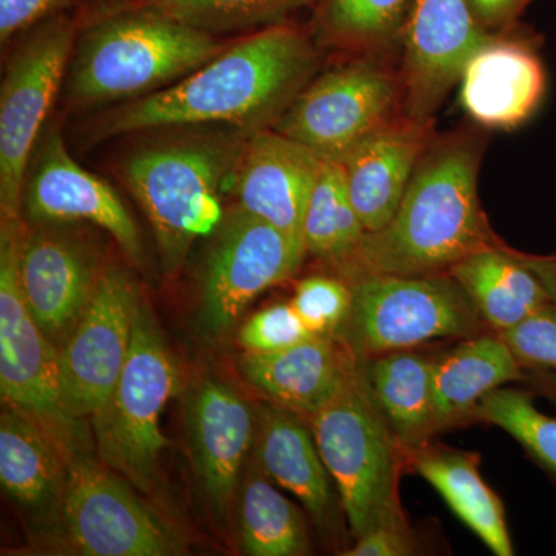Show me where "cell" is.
Wrapping results in <instances>:
<instances>
[{
	"label": "cell",
	"mask_w": 556,
	"mask_h": 556,
	"mask_svg": "<svg viewBox=\"0 0 556 556\" xmlns=\"http://www.w3.org/2000/svg\"><path fill=\"white\" fill-rule=\"evenodd\" d=\"M317 68L305 33L273 25L226 47L164 90L113 109L98 124L102 137L156 127L226 123L244 134L273 127Z\"/></svg>",
	"instance_id": "obj_1"
},
{
	"label": "cell",
	"mask_w": 556,
	"mask_h": 556,
	"mask_svg": "<svg viewBox=\"0 0 556 556\" xmlns=\"http://www.w3.org/2000/svg\"><path fill=\"white\" fill-rule=\"evenodd\" d=\"M479 163L478 139L452 137L430 146L396 215L386 228L365 233L339 277L448 274L460 260L501 247L479 201Z\"/></svg>",
	"instance_id": "obj_2"
},
{
	"label": "cell",
	"mask_w": 556,
	"mask_h": 556,
	"mask_svg": "<svg viewBox=\"0 0 556 556\" xmlns=\"http://www.w3.org/2000/svg\"><path fill=\"white\" fill-rule=\"evenodd\" d=\"M225 49L211 33L134 7L84 36L73 61L72 98L76 104L94 105L146 97Z\"/></svg>",
	"instance_id": "obj_3"
},
{
	"label": "cell",
	"mask_w": 556,
	"mask_h": 556,
	"mask_svg": "<svg viewBox=\"0 0 556 556\" xmlns=\"http://www.w3.org/2000/svg\"><path fill=\"white\" fill-rule=\"evenodd\" d=\"M311 426L354 538L375 527L407 526L399 501L407 455L369 394L361 361L338 396L311 417Z\"/></svg>",
	"instance_id": "obj_4"
},
{
	"label": "cell",
	"mask_w": 556,
	"mask_h": 556,
	"mask_svg": "<svg viewBox=\"0 0 556 556\" xmlns=\"http://www.w3.org/2000/svg\"><path fill=\"white\" fill-rule=\"evenodd\" d=\"M241 146L228 141L160 146L139 150L124 166L131 195L155 233L166 274L177 273L193 241L222 222L219 192L229 189Z\"/></svg>",
	"instance_id": "obj_5"
},
{
	"label": "cell",
	"mask_w": 556,
	"mask_h": 556,
	"mask_svg": "<svg viewBox=\"0 0 556 556\" xmlns=\"http://www.w3.org/2000/svg\"><path fill=\"white\" fill-rule=\"evenodd\" d=\"M178 386L177 362L141 300L126 367L112 396L93 415L102 466L141 492H153L159 482L161 453L169 445L161 416Z\"/></svg>",
	"instance_id": "obj_6"
},
{
	"label": "cell",
	"mask_w": 556,
	"mask_h": 556,
	"mask_svg": "<svg viewBox=\"0 0 556 556\" xmlns=\"http://www.w3.org/2000/svg\"><path fill=\"white\" fill-rule=\"evenodd\" d=\"M351 306L336 332L361 361L438 339H467L486 327L450 274H369L346 281Z\"/></svg>",
	"instance_id": "obj_7"
},
{
	"label": "cell",
	"mask_w": 556,
	"mask_h": 556,
	"mask_svg": "<svg viewBox=\"0 0 556 556\" xmlns=\"http://www.w3.org/2000/svg\"><path fill=\"white\" fill-rule=\"evenodd\" d=\"M401 100V78L390 70L376 62H351L309 80L273 129L320 159L340 163L396 119Z\"/></svg>",
	"instance_id": "obj_8"
},
{
	"label": "cell",
	"mask_w": 556,
	"mask_h": 556,
	"mask_svg": "<svg viewBox=\"0 0 556 556\" xmlns=\"http://www.w3.org/2000/svg\"><path fill=\"white\" fill-rule=\"evenodd\" d=\"M305 255L303 240L237 207L204 265L201 328L211 338L226 334L258 295L294 276Z\"/></svg>",
	"instance_id": "obj_9"
},
{
	"label": "cell",
	"mask_w": 556,
	"mask_h": 556,
	"mask_svg": "<svg viewBox=\"0 0 556 556\" xmlns=\"http://www.w3.org/2000/svg\"><path fill=\"white\" fill-rule=\"evenodd\" d=\"M75 40L65 17L47 22L11 58L0 91V212L21 217L22 195L39 131L60 89Z\"/></svg>",
	"instance_id": "obj_10"
},
{
	"label": "cell",
	"mask_w": 556,
	"mask_h": 556,
	"mask_svg": "<svg viewBox=\"0 0 556 556\" xmlns=\"http://www.w3.org/2000/svg\"><path fill=\"white\" fill-rule=\"evenodd\" d=\"M27 228L21 217L0 223V393L9 407L31 413L54 430H67L61 407L60 350L39 327L21 285ZM60 433V431H58Z\"/></svg>",
	"instance_id": "obj_11"
},
{
	"label": "cell",
	"mask_w": 556,
	"mask_h": 556,
	"mask_svg": "<svg viewBox=\"0 0 556 556\" xmlns=\"http://www.w3.org/2000/svg\"><path fill=\"white\" fill-rule=\"evenodd\" d=\"M141 298L124 270L101 273L78 324L60 348L61 407L70 420L93 417L129 357Z\"/></svg>",
	"instance_id": "obj_12"
},
{
	"label": "cell",
	"mask_w": 556,
	"mask_h": 556,
	"mask_svg": "<svg viewBox=\"0 0 556 556\" xmlns=\"http://www.w3.org/2000/svg\"><path fill=\"white\" fill-rule=\"evenodd\" d=\"M61 532L86 556L181 554L177 538L138 500L126 479L83 456H70Z\"/></svg>",
	"instance_id": "obj_13"
},
{
	"label": "cell",
	"mask_w": 556,
	"mask_h": 556,
	"mask_svg": "<svg viewBox=\"0 0 556 556\" xmlns=\"http://www.w3.org/2000/svg\"><path fill=\"white\" fill-rule=\"evenodd\" d=\"M490 39L468 0H413L404 24L401 78L407 116L430 121L467 62Z\"/></svg>",
	"instance_id": "obj_14"
},
{
	"label": "cell",
	"mask_w": 556,
	"mask_h": 556,
	"mask_svg": "<svg viewBox=\"0 0 556 556\" xmlns=\"http://www.w3.org/2000/svg\"><path fill=\"white\" fill-rule=\"evenodd\" d=\"M62 223H38L21 252V285L33 317L60 348L97 288V252Z\"/></svg>",
	"instance_id": "obj_15"
},
{
	"label": "cell",
	"mask_w": 556,
	"mask_h": 556,
	"mask_svg": "<svg viewBox=\"0 0 556 556\" xmlns=\"http://www.w3.org/2000/svg\"><path fill=\"white\" fill-rule=\"evenodd\" d=\"M27 217L36 223L89 222L108 230L127 257L141 262L137 223L108 182L83 169L65 149L60 130L40 142L24 188Z\"/></svg>",
	"instance_id": "obj_16"
},
{
	"label": "cell",
	"mask_w": 556,
	"mask_h": 556,
	"mask_svg": "<svg viewBox=\"0 0 556 556\" xmlns=\"http://www.w3.org/2000/svg\"><path fill=\"white\" fill-rule=\"evenodd\" d=\"M324 159L274 129L249 135L230 177L241 211L303 240V223Z\"/></svg>",
	"instance_id": "obj_17"
},
{
	"label": "cell",
	"mask_w": 556,
	"mask_h": 556,
	"mask_svg": "<svg viewBox=\"0 0 556 556\" xmlns=\"http://www.w3.org/2000/svg\"><path fill=\"white\" fill-rule=\"evenodd\" d=\"M186 419L200 484L215 515H225L257 438L258 415L236 388L206 378L190 391Z\"/></svg>",
	"instance_id": "obj_18"
},
{
	"label": "cell",
	"mask_w": 556,
	"mask_h": 556,
	"mask_svg": "<svg viewBox=\"0 0 556 556\" xmlns=\"http://www.w3.org/2000/svg\"><path fill=\"white\" fill-rule=\"evenodd\" d=\"M60 433L42 419L10 407L0 416V482L31 525L60 527L68 456Z\"/></svg>",
	"instance_id": "obj_19"
},
{
	"label": "cell",
	"mask_w": 556,
	"mask_h": 556,
	"mask_svg": "<svg viewBox=\"0 0 556 556\" xmlns=\"http://www.w3.org/2000/svg\"><path fill=\"white\" fill-rule=\"evenodd\" d=\"M358 358L332 334L274 351L244 353L239 368L249 387L278 405L313 417L327 407L356 371Z\"/></svg>",
	"instance_id": "obj_20"
},
{
	"label": "cell",
	"mask_w": 556,
	"mask_h": 556,
	"mask_svg": "<svg viewBox=\"0 0 556 556\" xmlns=\"http://www.w3.org/2000/svg\"><path fill=\"white\" fill-rule=\"evenodd\" d=\"M430 121L393 119L340 161L351 201L367 232L386 228L396 215L430 148Z\"/></svg>",
	"instance_id": "obj_21"
},
{
	"label": "cell",
	"mask_w": 556,
	"mask_h": 556,
	"mask_svg": "<svg viewBox=\"0 0 556 556\" xmlns=\"http://www.w3.org/2000/svg\"><path fill=\"white\" fill-rule=\"evenodd\" d=\"M459 83L460 104L475 123L510 130L540 109L547 75L527 43L490 39L467 62Z\"/></svg>",
	"instance_id": "obj_22"
},
{
	"label": "cell",
	"mask_w": 556,
	"mask_h": 556,
	"mask_svg": "<svg viewBox=\"0 0 556 556\" xmlns=\"http://www.w3.org/2000/svg\"><path fill=\"white\" fill-rule=\"evenodd\" d=\"M255 460L278 486L292 493L314 521L328 527L334 517V493L313 431L303 426L298 413L278 405H263L257 412Z\"/></svg>",
	"instance_id": "obj_23"
},
{
	"label": "cell",
	"mask_w": 556,
	"mask_h": 556,
	"mask_svg": "<svg viewBox=\"0 0 556 556\" xmlns=\"http://www.w3.org/2000/svg\"><path fill=\"white\" fill-rule=\"evenodd\" d=\"M521 378V364L497 332L463 339L444 356L433 358L437 430L466 422L486 394Z\"/></svg>",
	"instance_id": "obj_24"
},
{
	"label": "cell",
	"mask_w": 556,
	"mask_h": 556,
	"mask_svg": "<svg viewBox=\"0 0 556 556\" xmlns=\"http://www.w3.org/2000/svg\"><path fill=\"white\" fill-rule=\"evenodd\" d=\"M361 361V358H358ZM369 394L407 459L438 433L433 412V358L408 350L361 361Z\"/></svg>",
	"instance_id": "obj_25"
},
{
	"label": "cell",
	"mask_w": 556,
	"mask_h": 556,
	"mask_svg": "<svg viewBox=\"0 0 556 556\" xmlns=\"http://www.w3.org/2000/svg\"><path fill=\"white\" fill-rule=\"evenodd\" d=\"M408 459L492 554L515 555L503 501L482 479L478 455L428 444Z\"/></svg>",
	"instance_id": "obj_26"
},
{
	"label": "cell",
	"mask_w": 556,
	"mask_h": 556,
	"mask_svg": "<svg viewBox=\"0 0 556 556\" xmlns=\"http://www.w3.org/2000/svg\"><path fill=\"white\" fill-rule=\"evenodd\" d=\"M448 274L466 291L486 327L495 332L517 327L552 300L517 251L504 244L460 260Z\"/></svg>",
	"instance_id": "obj_27"
},
{
	"label": "cell",
	"mask_w": 556,
	"mask_h": 556,
	"mask_svg": "<svg viewBox=\"0 0 556 556\" xmlns=\"http://www.w3.org/2000/svg\"><path fill=\"white\" fill-rule=\"evenodd\" d=\"M276 485L257 460L249 466L239 501L240 540L244 554L308 555L311 544L305 518Z\"/></svg>",
	"instance_id": "obj_28"
},
{
	"label": "cell",
	"mask_w": 556,
	"mask_h": 556,
	"mask_svg": "<svg viewBox=\"0 0 556 556\" xmlns=\"http://www.w3.org/2000/svg\"><path fill=\"white\" fill-rule=\"evenodd\" d=\"M365 233L351 201L342 163L324 160L303 223L306 254L338 270L353 257Z\"/></svg>",
	"instance_id": "obj_29"
},
{
	"label": "cell",
	"mask_w": 556,
	"mask_h": 556,
	"mask_svg": "<svg viewBox=\"0 0 556 556\" xmlns=\"http://www.w3.org/2000/svg\"><path fill=\"white\" fill-rule=\"evenodd\" d=\"M311 0H138L137 9L160 14L197 30L232 33L273 27Z\"/></svg>",
	"instance_id": "obj_30"
},
{
	"label": "cell",
	"mask_w": 556,
	"mask_h": 556,
	"mask_svg": "<svg viewBox=\"0 0 556 556\" xmlns=\"http://www.w3.org/2000/svg\"><path fill=\"white\" fill-rule=\"evenodd\" d=\"M473 419L506 431L541 466L556 475V417L540 412L529 393L496 388L479 402Z\"/></svg>",
	"instance_id": "obj_31"
},
{
	"label": "cell",
	"mask_w": 556,
	"mask_h": 556,
	"mask_svg": "<svg viewBox=\"0 0 556 556\" xmlns=\"http://www.w3.org/2000/svg\"><path fill=\"white\" fill-rule=\"evenodd\" d=\"M413 0H327L321 25L343 46L379 47L404 27Z\"/></svg>",
	"instance_id": "obj_32"
},
{
	"label": "cell",
	"mask_w": 556,
	"mask_h": 556,
	"mask_svg": "<svg viewBox=\"0 0 556 556\" xmlns=\"http://www.w3.org/2000/svg\"><path fill=\"white\" fill-rule=\"evenodd\" d=\"M291 303L314 336L334 334L350 311V285L340 277H308L300 281Z\"/></svg>",
	"instance_id": "obj_33"
},
{
	"label": "cell",
	"mask_w": 556,
	"mask_h": 556,
	"mask_svg": "<svg viewBox=\"0 0 556 556\" xmlns=\"http://www.w3.org/2000/svg\"><path fill=\"white\" fill-rule=\"evenodd\" d=\"M292 303H278L255 313L240 328L239 342L247 353H274L313 338Z\"/></svg>",
	"instance_id": "obj_34"
},
{
	"label": "cell",
	"mask_w": 556,
	"mask_h": 556,
	"mask_svg": "<svg viewBox=\"0 0 556 556\" xmlns=\"http://www.w3.org/2000/svg\"><path fill=\"white\" fill-rule=\"evenodd\" d=\"M522 368L556 369V302L551 300L517 327L497 332Z\"/></svg>",
	"instance_id": "obj_35"
},
{
	"label": "cell",
	"mask_w": 556,
	"mask_h": 556,
	"mask_svg": "<svg viewBox=\"0 0 556 556\" xmlns=\"http://www.w3.org/2000/svg\"><path fill=\"white\" fill-rule=\"evenodd\" d=\"M416 554L415 540L408 526H382L356 538L345 556H408Z\"/></svg>",
	"instance_id": "obj_36"
},
{
	"label": "cell",
	"mask_w": 556,
	"mask_h": 556,
	"mask_svg": "<svg viewBox=\"0 0 556 556\" xmlns=\"http://www.w3.org/2000/svg\"><path fill=\"white\" fill-rule=\"evenodd\" d=\"M64 0H0V39L7 42L53 13Z\"/></svg>",
	"instance_id": "obj_37"
},
{
	"label": "cell",
	"mask_w": 556,
	"mask_h": 556,
	"mask_svg": "<svg viewBox=\"0 0 556 556\" xmlns=\"http://www.w3.org/2000/svg\"><path fill=\"white\" fill-rule=\"evenodd\" d=\"M478 21L484 25H501L514 20L527 0H468Z\"/></svg>",
	"instance_id": "obj_38"
},
{
	"label": "cell",
	"mask_w": 556,
	"mask_h": 556,
	"mask_svg": "<svg viewBox=\"0 0 556 556\" xmlns=\"http://www.w3.org/2000/svg\"><path fill=\"white\" fill-rule=\"evenodd\" d=\"M519 260L540 278L547 294L556 302V252L547 255H532L517 252Z\"/></svg>",
	"instance_id": "obj_39"
},
{
	"label": "cell",
	"mask_w": 556,
	"mask_h": 556,
	"mask_svg": "<svg viewBox=\"0 0 556 556\" xmlns=\"http://www.w3.org/2000/svg\"><path fill=\"white\" fill-rule=\"evenodd\" d=\"M538 390L556 405V372H536L533 376Z\"/></svg>",
	"instance_id": "obj_40"
}]
</instances>
